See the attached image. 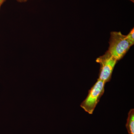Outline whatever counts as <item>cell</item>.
<instances>
[{
	"instance_id": "1",
	"label": "cell",
	"mask_w": 134,
	"mask_h": 134,
	"mask_svg": "<svg viewBox=\"0 0 134 134\" xmlns=\"http://www.w3.org/2000/svg\"><path fill=\"white\" fill-rule=\"evenodd\" d=\"M109 46L106 52L117 61L121 59L133 44L128 39L126 35L121 32L113 31L110 33Z\"/></svg>"
},
{
	"instance_id": "2",
	"label": "cell",
	"mask_w": 134,
	"mask_h": 134,
	"mask_svg": "<svg viewBox=\"0 0 134 134\" xmlns=\"http://www.w3.org/2000/svg\"><path fill=\"white\" fill-rule=\"evenodd\" d=\"M105 83L98 79L89 90L88 96L81 104V107L90 114H93L105 91Z\"/></svg>"
},
{
	"instance_id": "3",
	"label": "cell",
	"mask_w": 134,
	"mask_h": 134,
	"mask_svg": "<svg viewBox=\"0 0 134 134\" xmlns=\"http://www.w3.org/2000/svg\"><path fill=\"white\" fill-rule=\"evenodd\" d=\"M117 61L115 58L106 52L97 58L96 62L100 66L98 79L105 83L110 81Z\"/></svg>"
},
{
	"instance_id": "4",
	"label": "cell",
	"mask_w": 134,
	"mask_h": 134,
	"mask_svg": "<svg viewBox=\"0 0 134 134\" xmlns=\"http://www.w3.org/2000/svg\"><path fill=\"white\" fill-rule=\"evenodd\" d=\"M126 128L128 134H134V110L131 109L128 114Z\"/></svg>"
},
{
	"instance_id": "5",
	"label": "cell",
	"mask_w": 134,
	"mask_h": 134,
	"mask_svg": "<svg viewBox=\"0 0 134 134\" xmlns=\"http://www.w3.org/2000/svg\"><path fill=\"white\" fill-rule=\"evenodd\" d=\"M126 36L127 38L129 40L132 44H134V28L131 30V31Z\"/></svg>"
},
{
	"instance_id": "6",
	"label": "cell",
	"mask_w": 134,
	"mask_h": 134,
	"mask_svg": "<svg viewBox=\"0 0 134 134\" xmlns=\"http://www.w3.org/2000/svg\"><path fill=\"white\" fill-rule=\"evenodd\" d=\"M6 1V0H0V9H1V7L2 6L3 4Z\"/></svg>"
},
{
	"instance_id": "7",
	"label": "cell",
	"mask_w": 134,
	"mask_h": 134,
	"mask_svg": "<svg viewBox=\"0 0 134 134\" xmlns=\"http://www.w3.org/2000/svg\"><path fill=\"white\" fill-rule=\"evenodd\" d=\"M17 1L20 3L25 2L28 0H16Z\"/></svg>"
},
{
	"instance_id": "8",
	"label": "cell",
	"mask_w": 134,
	"mask_h": 134,
	"mask_svg": "<svg viewBox=\"0 0 134 134\" xmlns=\"http://www.w3.org/2000/svg\"><path fill=\"white\" fill-rule=\"evenodd\" d=\"M130 1H132L133 3L134 2V0H130Z\"/></svg>"
}]
</instances>
